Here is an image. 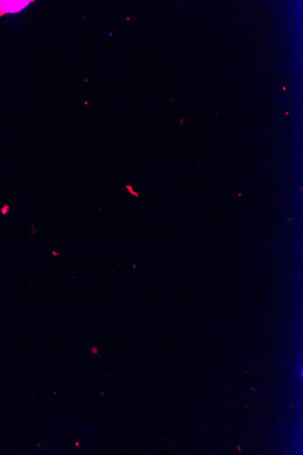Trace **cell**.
Listing matches in <instances>:
<instances>
[{
	"label": "cell",
	"instance_id": "1",
	"mask_svg": "<svg viewBox=\"0 0 303 455\" xmlns=\"http://www.w3.org/2000/svg\"><path fill=\"white\" fill-rule=\"evenodd\" d=\"M29 1H0V16L19 12L29 5Z\"/></svg>",
	"mask_w": 303,
	"mask_h": 455
}]
</instances>
